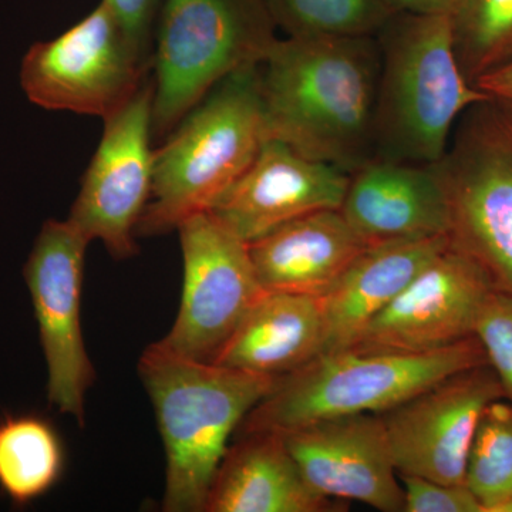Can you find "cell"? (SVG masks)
<instances>
[{
	"label": "cell",
	"instance_id": "24",
	"mask_svg": "<svg viewBox=\"0 0 512 512\" xmlns=\"http://www.w3.org/2000/svg\"><path fill=\"white\" fill-rule=\"evenodd\" d=\"M286 36H377L392 13L382 0H266Z\"/></svg>",
	"mask_w": 512,
	"mask_h": 512
},
{
	"label": "cell",
	"instance_id": "1",
	"mask_svg": "<svg viewBox=\"0 0 512 512\" xmlns=\"http://www.w3.org/2000/svg\"><path fill=\"white\" fill-rule=\"evenodd\" d=\"M376 36H286L261 63L269 138L352 174L375 157Z\"/></svg>",
	"mask_w": 512,
	"mask_h": 512
},
{
	"label": "cell",
	"instance_id": "8",
	"mask_svg": "<svg viewBox=\"0 0 512 512\" xmlns=\"http://www.w3.org/2000/svg\"><path fill=\"white\" fill-rule=\"evenodd\" d=\"M153 52L128 32L116 10L100 0L79 23L30 46L20 86L36 106L106 120L151 79Z\"/></svg>",
	"mask_w": 512,
	"mask_h": 512
},
{
	"label": "cell",
	"instance_id": "13",
	"mask_svg": "<svg viewBox=\"0 0 512 512\" xmlns=\"http://www.w3.org/2000/svg\"><path fill=\"white\" fill-rule=\"evenodd\" d=\"M494 289L477 262L448 245L349 349L423 353L447 348L474 336L478 316Z\"/></svg>",
	"mask_w": 512,
	"mask_h": 512
},
{
	"label": "cell",
	"instance_id": "10",
	"mask_svg": "<svg viewBox=\"0 0 512 512\" xmlns=\"http://www.w3.org/2000/svg\"><path fill=\"white\" fill-rule=\"evenodd\" d=\"M90 239L67 220H47L23 268L47 366V399L84 424V400L94 382L82 330L84 259Z\"/></svg>",
	"mask_w": 512,
	"mask_h": 512
},
{
	"label": "cell",
	"instance_id": "21",
	"mask_svg": "<svg viewBox=\"0 0 512 512\" xmlns=\"http://www.w3.org/2000/svg\"><path fill=\"white\" fill-rule=\"evenodd\" d=\"M62 441L49 421L33 414L0 421V488L16 505L45 495L62 476Z\"/></svg>",
	"mask_w": 512,
	"mask_h": 512
},
{
	"label": "cell",
	"instance_id": "27",
	"mask_svg": "<svg viewBox=\"0 0 512 512\" xmlns=\"http://www.w3.org/2000/svg\"><path fill=\"white\" fill-rule=\"evenodd\" d=\"M138 42L153 52L154 30L163 0H107Z\"/></svg>",
	"mask_w": 512,
	"mask_h": 512
},
{
	"label": "cell",
	"instance_id": "4",
	"mask_svg": "<svg viewBox=\"0 0 512 512\" xmlns=\"http://www.w3.org/2000/svg\"><path fill=\"white\" fill-rule=\"evenodd\" d=\"M269 138L261 64L221 80L154 150L153 187L137 237L177 231L254 163Z\"/></svg>",
	"mask_w": 512,
	"mask_h": 512
},
{
	"label": "cell",
	"instance_id": "17",
	"mask_svg": "<svg viewBox=\"0 0 512 512\" xmlns=\"http://www.w3.org/2000/svg\"><path fill=\"white\" fill-rule=\"evenodd\" d=\"M448 245L447 235L369 245L318 298L322 353L352 348L369 323Z\"/></svg>",
	"mask_w": 512,
	"mask_h": 512
},
{
	"label": "cell",
	"instance_id": "18",
	"mask_svg": "<svg viewBox=\"0 0 512 512\" xmlns=\"http://www.w3.org/2000/svg\"><path fill=\"white\" fill-rule=\"evenodd\" d=\"M367 247L340 210H322L249 242L248 251L266 292L319 298Z\"/></svg>",
	"mask_w": 512,
	"mask_h": 512
},
{
	"label": "cell",
	"instance_id": "22",
	"mask_svg": "<svg viewBox=\"0 0 512 512\" xmlns=\"http://www.w3.org/2000/svg\"><path fill=\"white\" fill-rule=\"evenodd\" d=\"M464 484L484 512H512V403L494 400L478 421Z\"/></svg>",
	"mask_w": 512,
	"mask_h": 512
},
{
	"label": "cell",
	"instance_id": "14",
	"mask_svg": "<svg viewBox=\"0 0 512 512\" xmlns=\"http://www.w3.org/2000/svg\"><path fill=\"white\" fill-rule=\"evenodd\" d=\"M279 434L316 493L403 512L402 481L379 414L332 417Z\"/></svg>",
	"mask_w": 512,
	"mask_h": 512
},
{
	"label": "cell",
	"instance_id": "16",
	"mask_svg": "<svg viewBox=\"0 0 512 512\" xmlns=\"http://www.w3.org/2000/svg\"><path fill=\"white\" fill-rule=\"evenodd\" d=\"M339 210L369 245L448 237L446 195L433 164L372 158L350 174Z\"/></svg>",
	"mask_w": 512,
	"mask_h": 512
},
{
	"label": "cell",
	"instance_id": "19",
	"mask_svg": "<svg viewBox=\"0 0 512 512\" xmlns=\"http://www.w3.org/2000/svg\"><path fill=\"white\" fill-rule=\"evenodd\" d=\"M348 505L313 490L281 434L259 431L228 447L204 511L340 512Z\"/></svg>",
	"mask_w": 512,
	"mask_h": 512
},
{
	"label": "cell",
	"instance_id": "2",
	"mask_svg": "<svg viewBox=\"0 0 512 512\" xmlns=\"http://www.w3.org/2000/svg\"><path fill=\"white\" fill-rule=\"evenodd\" d=\"M167 457L163 510L202 512L229 439L278 377L190 359L158 340L138 360Z\"/></svg>",
	"mask_w": 512,
	"mask_h": 512
},
{
	"label": "cell",
	"instance_id": "6",
	"mask_svg": "<svg viewBox=\"0 0 512 512\" xmlns=\"http://www.w3.org/2000/svg\"><path fill=\"white\" fill-rule=\"evenodd\" d=\"M276 29L266 0H163L154 30L153 138L167 137L229 74L264 62Z\"/></svg>",
	"mask_w": 512,
	"mask_h": 512
},
{
	"label": "cell",
	"instance_id": "3",
	"mask_svg": "<svg viewBox=\"0 0 512 512\" xmlns=\"http://www.w3.org/2000/svg\"><path fill=\"white\" fill-rule=\"evenodd\" d=\"M376 37L380 77L373 158L437 163L460 117L493 97L468 82L461 70L453 16L394 13Z\"/></svg>",
	"mask_w": 512,
	"mask_h": 512
},
{
	"label": "cell",
	"instance_id": "23",
	"mask_svg": "<svg viewBox=\"0 0 512 512\" xmlns=\"http://www.w3.org/2000/svg\"><path fill=\"white\" fill-rule=\"evenodd\" d=\"M454 50L468 82L512 62V0H466L453 16Z\"/></svg>",
	"mask_w": 512,
	"mask_h": 512
},
{
	"label": "cell",
	"instance_id": "30",
	"mask_svg": "<svg viewBox=\"0 0 512 512\" xmlns=\"http://www.w3.org/2000/svg\"><path fill=\"white\" fill-rule=\"evenodd\" d=\"M498 104H500V107H501V110H503L504 116L507 117V120L510 121V124L512 126V104L504 103V101H498Z\"/></svg>",
	"mask_w": 512,
	"mask_h": 512
},
{
	"label": "cell",
	"instance_id": "28",
	"mask_svg": "<svg viewBox=\"0 0 512 512\" xmlns=\"http://www.w3.org/2000/svg\"><path fill=\"white\" fill-rule=\"evenodd\" d=\"M389 12L454 16L466 0H382Z\"/></svg>",
	"mask_w": 512,
	"mask_h": 512
},
{
	"label": "cell",
	"instance_id": "12",
	"mask_svg": "<svg viewBox=\"0 0 512 512\" xmlns=\"http://www.w3.org/2000/svg\"><path fill=\"white\" fill-rule=\"evenodd\" d=\"M504 399L494 370H463L380 413L399 474L464 484L468 454L485 407Z\"/></svg>",
	"mask_w": 512,
	"mask_h": 512
},
{
	"label": "cell",
	"instance_id": "15",
	"mask_svg": "<svg viewBox=\"0 0 512 512\" xmlns=\"http://www.w3.org/2000/svg\"><path fill=\"white\" fill-rule=\"evenodd\" d=\"M350 174L268 138L254 163L211 205L210 214L249 242L303 215L339 210Z\"/></svg>",
	"mask_w": 512,
	"mask_h": 512
},
{
	"label": "cell",
	"instance_id": "11",
	"mask_svg": "<svg viewBox=\"0 0 512 512\" xmlns=\"http://www.w3.org/2000/svg\"><path fill=\"white\" fill-rule=\"evenodd\" d=\"M154 80L104 120L103 137L83 175L69 220L116 259L137 254V225L153 187Z\"/></svg>",
	"mask_w": 512,
	"mask_h": 512
},
{
	"label": "cell",
	"instance_id": "29",
	"mask_svg": "<svg viewBox=\"0 0 512 512\" xmlns=\"http://www.w3.org/2000/svg\"><path fill=\"white\" fill-rule=\"evenodd\" d=\"M474 86L494 100L512 104V62L484 74L476 80Z\"/></svg>",
	"mask_w": 512,
	"mask_h": 512
},
{
	"label": "cell",
	"instance_id": "26",
	"mask_svg": "<svg viewBox=\"0 0 512 512\" xmlns=\"http://www.w3.org/2000/svg\"><path fill=\"white\" fill-rule=\"evenodd\" d=\"M404 494L403 512H484L466 484H443L399 474Z\"/></svg>",
	"mask_w": 512,
	"mask_h": 512
},
{
	"label": "cell",
	"instance_id": "25",
	"mask_svg": "<svg viewBox=\"0 0 512 512\" xmlns=\"http://www.w3.org/2000/svg\"><path fill=\"white\" fill-rule=\"evenodd\" d=\"M474 336L501 384L504 399L512 403V295L497 289L490 293L478 316Z\"/></svg>",
	"mask_w": 512,
	"mask_h": 512
},
{
	"label": "cell",
	"instance_id": "5",
	"mask_svg": "<svg viewBox=\"0 0 512 512\" xmlns=\"http://www.w3.org/2000/svg\"><path fill=\"white\" fill-rule=\"evenodd\" d=\"M485 363L476 336L433 352L320 353L276 379L271 393L242 421L241 434L285 433L332 417L387 412L427 387Z\"/></svg>",
	"mask_w": 512,
	"mask_h": 512
},
{
	"label": "cell",
	"instance_id": "9",
	"mask_svg": "<svg viewBox=\"0 0 512 512\" xmlns=\"http://www.w3.org/2000/svg\"><path fill=\"white\" fill-rule=\"evenodd\" d=\"M184 261L180 311L160 342L178 355L215 362L265 289L256 278L247 242L208 211L177 228Z\"/></svg>",
	"mask_w": 512,
	"mask_h": 512
},
{
	"label": "cell",
	"instance_id": "20",
	"mask_svg": "<svg viewBox=\"0 0 512 512\" xmlns=\"http://www.w3.org/2000/svg\"><path fill=\"white\" fill-rule=\"evenodd\" d=\"M323 350L316 296L264 292L225 343L214 363L272 377L288 375Z\"/></svg>",
	"mask_w": 512,
	"mask_h": 512
},
{
	"label": "cell",
	"instance_id": "7",
	"mask_svg": "<svg viewBox=\"0 0 512 512\" xmlns=\"http://www.w3.org/2000/svg\"><path fill=\"white\" fill-rule=\"evenodd\" d=\"M433 165L446 195L451 247L512 295V126L498 101L468 109Z\"/></svg>",
	"mask_w": 512,
	"mask_h": 512
}]
</instances>
